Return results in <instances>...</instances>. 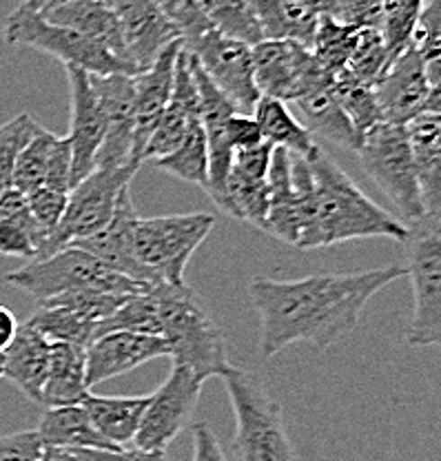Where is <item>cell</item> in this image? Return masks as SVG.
<instances>
[{"label":"cell","instance_id":"cell-1","mask_svg":"<svg viewBox=\"0 0 441 461\" xmlns=\"http://www.w3.org/2000/svg\"><path fill=\"white\" fill-rule=\"evenodd\" d=\"M406 267L388 264L357 273H322L300 280L253 277L248 297L260 315V353L275 357L286 346L306 342L326 350L357 326L364 306Z\"/></svg>","mask_w":441,"mask_h":461},{"label":"cell","instance_id":"cell-2","mask_svg":"<svg viewBox=\"0 0 441 461\" xmlns=\"http://www.w3.org/2000/svg\"><path fill=\"white\" fill-rule=\"evenodd\" d=\"M309 162L318 198V249L362 238L406 242L410 229L397 215L368 198L324 149H320Z\"/></svg>","mask_w":441,"mask_h":461},{"label":"cell","instance_id":"cell-3","mask_svg":"<svg viewBox=\"0 0 441 461\" xmlns=\"http://www.w3.org/2000/svg\"><path fill=\"white\" fill-rule=\"evenodd\" d=\"M158 320L160 338L177 366L189 368L202 384L227 371L222 333L194 288L158 285Z\"/></svg>","mask_w":441,"mask_h":461},{"label":"cell","instance_id":"cell-4","mask_svg":"<svg viewBox=\"0 0 441 461\" xmlns=\"http://www.w3.org/2000/svg\"><path fill=\"white\" fill-rule=\"evenodd\" d=\"M236 415L239 461H297L282 406L256 373L231 366L222 375Z\"/></svg>","mask_w":441,"mask_h":461},{"label":"cell","instance_id":"cell-5","mask_svg":"<svg viewBox=\"0 0 441 461\" xmlns=\"http://www.w3.org/2000/svg\"><path fill=\"white\" fill-rule=\"evenodd\" d=\"M4 282L25 291L38 304L60 293L76 291V288H100V291L118 293V295H138L156 286L120 276L98 258L76 247H67L54 256L36 259L18 271L7 273Z\"/></svg>","mask_w":441,"mask_h":461},{"label":"cell","instance_id":"cell-6","mask_svg":"<svg viewBox=\"0 0 441 461\" xmlns=\"http://www.w3.org/2000/svg\"><path fill=\"white\" fill-rule=\"evenodd\" d=\"M215 218L211 213H180L160 218H138L133 227L136 259L171 286H184V271L195 249L209 238Z\"/></svg>","mask_w":441,"mask_h":461},{"label":"cell","instance_id":"cell-7","mask_svg":"<svg viewBox=\"0 0 441 461\" xmlns=\"http://www.w3.org/2000/svg\"><path fill=\"white\" fill-rule=\"evenodd\" d=\"M357 153L373 182L397 206L401 222L406 227L419 224L426 213L406 129L391 122L375 124L362 136Z\"/></svg>","mask_w":441,"mask_h":461},{"label":"cell","instance_id":"cell-8","mask_svg":"<svg viewBox=\"0 0 441 461\" xmlns=\"http://www.w3.org/2000/svg\"><path fill=\"white\" fill-rule=\"evenodd\" d=\"M3 41L9 47H27L54 56L65 67H78L91 76L129 74L136 76V69L120 62L89 38L80 36L74 29H67L45 21V16L32 12L25 5H18L7 16L3 25Z\"/></svg>","mask_w":441,"mask_h":461},{"label":"cell","instance_id":"cell-9","mask_svg":"<svg viewBox=\"0 0 441 461\" xmlns=\"http://www.w3.org/2000/svg\"><path fill=\"white\" fill-rule=\"evenodd\" d=\"M409 229L406 277H410L415 304L406 344L419 348L441 339V218H424Z\"/></svg>","mask_w":441,"mask_h":461},{"label":"cell","instance_id":"cell-10","mask_svg":"<svg viewBox=\"0 0 441 461\" xmlns=\"http://www.w3.org/2000/svg\"><path fill=\"white\" fill-rule=\"evenodd\" d=\"M138 167H113V169H94L85 180L69 189L67 209L58 229L42 244L38 259H45L62 251L78 240L98 233L109 224L116 211L118 198L129 185ZM36 262V259H33Z\"/></svg>","mask_w":441,"mask_h":461},{"label":"cell","instance_id":"cell-11","mask_svg":"<svg viewBox=\"0 0 441 461\" xmlns=\"http://www.w3.org/2000/svg\"><path fill=\"white\" fill-rule=\"evenodd\" d=\"M253 74L260 95L291 104L313 86L330 83L333 74L324 69L309 47L291 41H262L251 47Z\"/></svg>","mask_w":441,"mask_h":461},{"label":"cell","instance_id":"cell-12","mask_svg":"<svg viewBox=\"0 0 441 461\" xmlns=\"http://www.w3.org/2000/svg\"><path fill=\"white\" fill-rule=\"evenodd\" d=\"M204 384L186 366L174 364L169 377L153 395H148L147 411L136 432V448L162 450L191 426Z\"/></svg>","mask_w":441,"mask_h":461},{"label":"cell","instance_id":"cell-13","mask_svg":"<svg viewBox=\"0 0 441 461\" xmlns=\"http://www.w3.org/2000/svg\"><path fill=\"white\" fill-rule=\"evenodd\" d=\"M184 47L198 60L211 83L236 104L239 113L256 107L260 91L253 74L251 45L211 29L204 36L184 42Z\"/></svg>","mask_w":441,"mask_h":461},{"label":"cell","instance_id":"cell-14","mask_svg":"<svg viewBox=\"0 0 441 461\" xmlns=\"http://www.w3.org/2000/svg\"><path fill=\"white\" fill-rule=\"evenodd\" d=\"M373 89L383 122L404 127L419 113L441 109V89L430 86L424 62L410 42L392 58Z\"/></svg>","mask_w":441,"mask_h":461},{"label":"cell","instance_id":"cell-15","mask_svg":"<svg viewBox=\"0 0 441 461\" xmlns=\"http://www.w3.org/2000/svg\"><path fill=\"white\" fill-rule=\"evenodd\" d=\"M104 115V140L95 156V169L131 165L133 151V76H91Z\"/></svg>","mask_w":441,"mask_h":461},{"label":"cell","instance_id":"cell-16","mask_svg":"<svg viewBox=\"0 0 441 461\" xmlns=\"http://www.w3.org/2000/svg\"><path fill=\"white\" fill-rule=\"evenodd\" d=\"M104 3L116 16L124 50L138 74L148 69L171 42L182 41L156 0H104Z\"/></svg>","mask_w":441,"mask_h":461},{"label":"cell","instance_id":"cell-17","mask_svg":"<svg viewBox=\"0 0 441 461\" xmlns=\"http://www.w3.org/2000/svg\"><path fill=\"white\" fill-rule=\"evenodd\" d=\"M71 95V186L95 169V156L104 140V115L87 71L78 67H65Z\"/></svg>","mask_w":441,"mask_h":461},{"label":"cell","instance_id":"cell-18","mask_svg":"<svg viewBox=\"0 0 441 461\" xmlns=\"http://www.w3.org/2000/svg\"><path fill=\"white\" fill-rule=\"evenodd\" d=\"M184 42L176 41L156 58L151 67L133 76V151L131 165L140 169L142 151H145L148 138L156 129L162 112L169 104L171 89H174L177 54Z\"/></svg>","mask_w":441,"mask_h":461},{"label":"cell","instance_id":"cell-19","mask_svg":"<svg viewBox=\"0 0 441 461\" xmlns=\"http://www.w3.org/2000/svg\"><path fill=\"white\" fill-rule=\"evenodd\" d=\"M138 218L140 215H138L136 206H133L131 191L127 186L120 194L113 218L109 220L107 227L100 229L98 233L89 235V238L69 244V247L83 249V251L91 253V256L98 258L100 262L107 264L112 271L120 273V276H127L136 282H147V285H162L138 262L136 253H133V227H136Z\"/></svg>","mask_w":441,"mask_h":461},{"label":"cell","instance_id":"cell-20","mask_svg":"<svg viewBox=\"0 0 441 461\" xmlns=\"http://www.w3.org/2000/svg\"><path fill=\"white\" fill-rule=\"evenodd\" d=\"M158 357H169L165 339L158 335L127 333V330L100 335L87 346L89 391L98 384L136 371L142 364Z\"/></svg>","mask_w":441,"mask_h":461},{"label":"cell","instance_id":"cell-21","mask_svg":"<svg viewBox=\"0 0 441 461\" xmlns=\"http://www.w3.org/2000/svg\"><path fill=\"white\" fill-rule=\"evenodd\" d=\"M195 118H198V86H195L194 76H191L189 56L182 47L176 62L174 89H171L169 104L165 107L151 138H148L145 151H142V160L156 162L160 158L169 156L182 142L186 129L191 127Z\"/></svg>","mask_w":441,"mask_h":461},{"label":"cell","instance_id":"cell-22","mask_svg":"<svg viewBox=\"0 0 441 461\" xmlns=\"http://www.w3.org/2000/svg\"><path fill=\"white\" fill-rule=\"evenodd\" d=\"M42 16H45V21L54 23V25L74 29L80 36L89 38L91 42L116 56L120 62L136 69L129 60L127 50H124L116 16H113V12L104 0H58L50 9H45Z\"/></svg>","mask_w":441,"mask_h":461},{"label":"cell","instance_id":"cell-23","mask_svg":"<svg viewBox=\"0 0 441 461\" xmlns=\"http://www.w3.org/2000/svg\"><path fill=\"white\" fill-rule=\"evenodd\" d=\"M426 218H441V115L424 112L404 124Z\"/></svg>","mask_w":441,"mask_h":461},{"label":"cell","instance_id":"cell-24","mask_svg":"<svg viewBox=\"0 0 441 461\" xmlns=\"http://www.w3.org/2000/svg\"><path fill=\"white\" fill-rule=\"evenodd\" d=\"M300 122L310 131V136L324 138V140L357 151L362 144V133L353 127L348 115L342 112L339 103L333 95V80L318 85L293 100Z\"/></svg>","mask_w":441,"mask_h":461},{"label":"cell","instance_id":"cell-25","mask_svg":"<svg viewBox=\"0 0 441 461\" xmlns=\"http://www.w3.org/2000/svg\"><path fill=\"white\" fill-rule=\"evenodd\" d=\"M265 41H291L302 47L313 45L320 25V9L313 0H248Z\"/></svg>","mask_w":441,"mask_h":461},{"label":"cell","instance_id":"cell-26","mask_svg":"<svg viewBox=\"0 0 441 461\" xmlns=\"http://www.w3.org/2000/svg\"><path fill=\"white\" fill-rule=\"evenodd\" d=\"M89 393L87 348L76 344H51L50 366L40 393L42 406H78Z\"/></svg>","mask_w":441,"mask_h":461},{"label":"cell","instance_id":"cell-27","mask_svg":"<svg viewBox=\"0 0 441 461\" xmlns=\"http://www.w3.org/2000/svg\"><path fill=\"white\" fill-rule=\"evenodd\" d=\"M51 344L40 333L21 324L16 338L3 353V377L16 384L32 402L40 403L42 384L50 366Z\"/></svg>","mask_w":441,"mask_h":461},{"label":"cell","instance_id":"cell-28","mask_svg":"<svg viewBox=\"0 0 441 461\" xmlns=\"http://www.w3.org/2000/svg\"><path fill=\"white\" fill-rule=\"evenodd\" d=\"M268 186V211H266V233L280 242L295 247L300 238L297 229V209L293 182H291V153L286 149L273 147L271 167L266 176Z\"/></svg>","mask_w":441,"mask_h":461},{"label":"cell","instance_id":"cell-29","mask_svg":"<svg viewBox=\"0 0 441 461\" xmlns=\"http://www.w3.org/2000/svg\"><path fill=\"white\" fill-rule=\"evenodd\" d=\"M148 395L145 397H107L89 393L80 406L87 411L94 429L109 441V444L124 448L136 439L140 429L142 415L147 411Z\"/></svg>","mask_w":441,"mask_h":461},{"label":"cell","instance_id":"cell-30","mask_svg":"<svg viewBox=\"0 0 441 461\" xmlns=\"http://www.w3.org/2000/svg\"><path fill=\"white\" fill-rule=\"evenodd\" d=\"M253 118L260 127L265 142L271 144V147L286 149L293 156L306 158V160H310L322 149L310 136L309 129L291 112L289 104L282 103V100L260 95V100L253 107Z\"/></svg>","mask_w":441,"mask_h":461},{"label":"cell","instance_id":"cell-31","mask_svg":"<svg viewBox=\"0 0 441 461\" xmlns=\"http://www.w3.org/2000/svg\"><path fill=\"white\" fill-rule=\"evenodd\" d=\"M38 437L42 446H58V448H83V450H120L109 444L91 424L87 411L83 406L47 408L38 424Z\"/></svg>","mask_w":441,"mask_h":461},{"label":"cell","instance_id":"cell-32","mask_svg":"<svg viewBox=\"0 0 441 461\" xmlns=\"http://www.w3.org/2000/svg\"><path fill=\"white\" fill-rule=\"evenodd\" d=\"M25 324L40 333L50 344H76L83 348L94 342L98 330V321H91L60 306H38L36 313H32Z\"/></svg>","mask_w":441,"mask_h":461},{"label":"cell","instance_id":"cell-33","mask_svg":"<svg viewBox=\"0 0 441 461\" xmlns=\"http://www.w3.org/2000/svg\"><path fill=\"white\" fill-rule=\"evenodd\" d=\"M158 169L171 173L174 177L191 182V185L206 186V173H209V149H206V136L200 115L186 129L184 138L177 144L169 156L156 160Z\"/></svg>","mask_w":441,"mask_h":461},{"label":"cell","instance_id":"cell-34","mask_svg":"<svg viewBox=\"0 0 441 461\" xmlns=\"http://www.w3.org/2000/svg\"><path fill=\"white\" fill-rule=\"evenodd\" d=\"M268 186L266 177H253L231 169L227 176V206L224 213L242 222L253 224L260 230L266 229Z\"/></svg>","mask_w":441,"mask_h":461},{"label":"cell","instance_id":"cell-35","mask_svg":"<svg viewBox=\"0 0 441 461\" xmlns=\"http://www.w3.org/2000/svg\"><path fill=\"white\" fill-rule=\"evenodd\" d=\"M291 182H293L295 209H297V249L313 251L318 249V198H315V180L310 162L306 158L291 153Z\"/></svg>","mask_w":441,"mask_h":461},{"label":"cell","instance_id":"cell-36","mask_svg":"<svg viewBox=\"0 0 441 461\" xmlns=\"http://www.w3.org/2000/svg\"><path fill=\"white\" fill-rule=\"evenodd\" d=\"M333 95L339 103L342 112L348 115L351 124L359 133H366L375 124L383 122L380 104H377L375 89L366 83H359L346 69L335 74Z\"/></svg>","mask_w":441,"mask_h":461},{"label":"cell","instance_id":"cell-37","mask_svg":"<svg viewBox=\"0 0 441 461\" xmlns=\"http://www.w3.org/2000/svg\"><path fill=\"white\" fill-rule=\"evenodd\" d=\"M113 330H127V333L158 335L160 338V320H158V285L127 297L122 306L107 320L98 321L95 338Z\"/></svg>","mask_w":441,"mask_h":461},{"label":"cell","instance_id":"cell-38","mask_svg":"<svg viewBox=\"0 0 441 461\" xmlns=\"http://www.w3.org/2000/svg\"><path fill=\"white\" fill-rule=\"evenodd\" d=\"M357 36L359 29L342 25V23L333 21L330 16H322L318 29H315L310 54L328 74L335 76L346 69L348 58H351L355 45H357Z\"/></svg>","mask_w":441,"mask_h":461},{"label":"cell","instance_id":"cell-39","mask_svg":"<svg viewBox=\"0 0 441 461\" xmlns=\"http://www.w3.org/2000/svg\"><path fill=\"white\" fill-rule=\"evenodd\" d=\"M410 45L424 62L426 78L433 89H441V14L439 0L424 5L415 29H412Z\"/></svg>","mask_w":441,"mask_h":461},{"label":"cell","instance_id":"cell-40","mask_svg":"<svg viewBox=\"0 0 441 461\" xmlns=\"http://www.w3.org/2000/svg\"><path fill=\"white\" fill-rule=\"evenodd\" d=\"M56 140H58L56 133L47 131V129L42 127L36 129L30 144L22 149V153L16 160V167H14V189H18L21 194L27 195L45 185L47 165H50V158L56 147Z\"/></svg>","mask_w":441,"mask_h":461},{"label":"cell","instance_id":"cell-41","mask_svg":"<svg viewBox=\"0 0 441 461\" xmlns=\"http://www.w3.org/2000/svg\"><path fill=\"white\" fill-rule=\"evenodd\" d=\"M392 62L380 29H359L357 45L346 62V71L359 83L375 85Z\"/></svg>","mask_w":441,"mask_h":461},{"label":"cell","instance_id":"cell-42","mask_svg":"<svg viewBox=\"0 0 441 461\" xmlns=\"http://www.w3.org/2000/svg\"><path fill=\"white\" fill-rule=\"evenodd\" d=\"M42 242H45V235L33 222L30 206L0 220V256L25 258L33 262L38 258Z\"/></svg>","mask_w":441,"mask_h":461},{"label":"cell","instance_id":"cell-43","mask_svg":"<svg viewBox=\"0 0 441 461\" xmlns=\"http://www.w3.org/2000/svg\"><path fill=\"white\" fill-rule=\"evenodd\" d=\"M127 297L131 295H118V293L100 291V288H76V291L50 297V300L40 302L38 306H60V309L74 311V313L87 317L91 321H103L109 315L116 313L120 306L127 302Z\"/></svg>","mask_w":441,"mask_h":461},{"label":"cell","instance_id":"cell-44","mask_svg":"<svg viewBox=\"0 0 441 461\" xmlns=\"http://www.w3.org/2000/svg\"><path fill=\"white\" fill-rule=\"evenodd\" d=\"M40 124L30 113H18L4 124H0V194L12 189L14 167L22 149L30 144Z\"/></svg>","mask_w":441,"mask_h":461},{"label":"cell","instance_id":"cell-45","mask_svg":"<svg viewBox=\"0 0 441 461\" xmlns=\"http://www.w3.org/2000/svg\"><path fill=\"white\" fill-rule=\"evenodd\" d=\"M156 5L177 29L182 42L195 41L213 29L198 0H156Z\"/></svg>","mask_w":441,"mask_h":461},{"label":"cell","instance_id":"cell-46","mask_svg":"<svg viewBox=\"0 0 441 461\" xmlns=\"http://www.w3.org/2000/svg\"><path fill=\"white\" fill-rule=\"evenodd\" d=\"M67 198H69V194L50 189V186H40V189L27 194V206H30V213L33 222H36V227L40 229L42 235H45V242L47 238L58 229L62 215H65V209H67Z\"/></svg>","mask_w":441,"mask_h":461},{"label":"cell","instance_id":"cell-47","mask_svg":"<svg viewBox=\"0 0 441 461\" xmlns=\"http://www.w3.org/2000/svg\"><path fill=\"white\" fill-rule=\"evenodd\" d=\"M328 16L353 29H380L382 0H335Z\"/></svg>","mask_w":441,"mask_h":461},{"label":"cell","instance_id":"cell-48","mask_svg":"<svg viewBox=\"0 0 441 461\" xmlns=\"http://www.w3.org/2000/svg\"><path fill=\"white\" fill-rule=\"evenodd\" d=\"M42 441L36 430H21L0 435V461H36Z\"/></svg>","mask_w":441,"mask_h":461},{"label":"cell","instance_id":"cell-49","mask_svg":"<svg viewBox=\"0 0 441 461\" xmlns=\"http://www.w3.org/2000/svg\"><path fill=\"white\" fill-rule=\"evenodd\" d=\"M50 189L56 191H65L69 194L71 189V144L69 140L58 136L56 140L54 151H51L50 165H47V173H45V185Z\"/></svg>","mask_w":441,"mask_h":461},{"label":"cell","instance_id":"cell-50","mask_svg":"<svg viewBox=\"0 0 441 461\" xmlns=\"http://www.w3.org/2000/svg\"><path fill=\"white\" fill-rule=\"evenodd\" d=\"M227 138H229V144H231L233 153L247 151V149H253L257 147V144L265 142L256 118L248 113H233L231 118H229Z\"/></svg>","mask_w":441,"mask_h":461},{"label":"cell","instance_id":"cell-51","mask_svg":"<svg viewBox=\"0 0 441 461\" xmlns=\"http://www.w3.org/2000/svg\"><path fill=\"white\" fill-rule=\"evenodd\" d=\"M83 461H169L162 450H140V448H120V450H83L76 448Z\"/></svg>","mask_w":441,"mask_h":461},{"label":"cell","instance_id":"cell-52","mask_svg":"<svg viewBox=\"0 0 441 461\" xmlns=\"http://www.w3.org/2000/svg\"><path fill=\"white\" fill-rule=\"evenodd\" d=\"M191 461H229L218 437L206 421L194 424V459Z\"/></svg>","mask_w":441,"mask_h":461},{"label":"cell","instance_id":"cell-53","mask_svg":"<svg viewBox=\"0 0 441 461\" xmlns=\"http://www.w3.org/2000/svg\"><path fill=\"white\" fill-rule=\"evenodd\" d=\"M18 320L7 306H0V355L9 348V344L14 342L16 338V330H18Z\"/></svg>","mask_w":441,"mask_h":461},{"label":"cell","instance_id":"cell-54","mask_svg":"<svg viewBox=\"0 0 441 461\" xmlns=\"http://www.w3.org/2000/svg\"><path fill=\"white\" fill-rule=\"evenodd\" d=\"M36 461H83L76 448H58V446H42Z\"/></svg>","mask_w":441,"mask_h":461},{"label":"cell","instance_id":"cell-55","mask_svg":"<svg viewBox=\"0 0 441 461\" xmlns=\"http://www.w3.org/2000/svg\"><path fill=\"white\" fill-rule=\"evenodd\" d=\"M56 3H58V0H22L21 5H25V7L32 9V12L42 14L45 9H50L51 5H56Z\"/></svg>","mask_w":441,"mask_h":461},{"label":"cell","instance_id":"cell-56","mask_svg":"<svg viewBox=\"0 0 441 461\" xmlns=\"http://www.w3.org/2000/svg\"><path fill=\"white\" fill-rule=\"evenodd\" d=\"M0 379H3V355H0Z\"/></svg>","mask_w":441,"mask_h":461}]
</instances>
